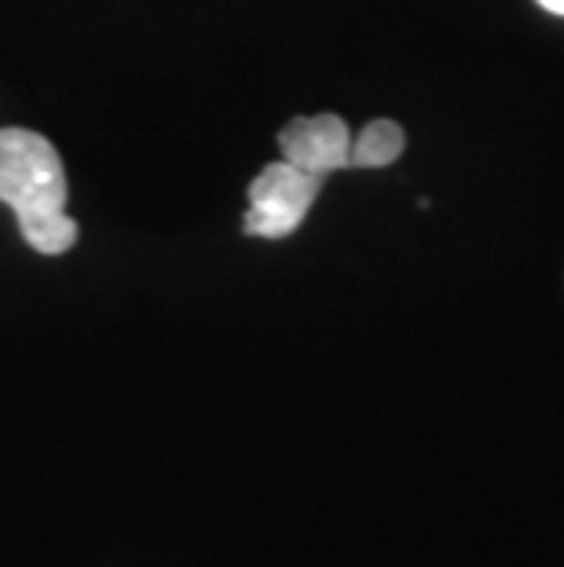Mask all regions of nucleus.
<instances>
[{
	"instance_id": "f257e3e1",
	"label": "nucleus",
	"mask_w": 564,
	"mask_h": 567,
	"mask_svg": "<svg viewBox=\"0 0 564 567\" xmlns=\"http://www.w3.org/2000/svg\"><path fill=\"white\" fill-rule=\"evenodd\" d=\"M0 202L16 213L30 249L63 257L78 243L66 213V173L55 143L30 128H0Z\"/></svg>"
},
{
	"instance_id": "f03ea898",
	"label": "nucleus",
	"mask_w": 564,
	"mask_h": 567,
	"mask_svg": "<svg viewBox=\"0 0 564 567\" xmlns=\"http://www.w3.org/2000/svg\"><path fill=\"white\" fill-rule=\"evenodd\" d=\"M327 179L294 168L290 162H271L249 184V209L243 216V231L254 238H290L305 224L311 202Z\"/></svg>"
},
{
	"instance_id": "7ed1b4c3",
	"label": "nucleus",
	"mask_w": 564,
	"mask_h": 567,
	"mask_svg": "<svg viewBox=\"0 0 564 567\" xmlns=\"http://www.w3.org/2000/svg\"><path fill=\"white\" fill-rule=\"evenodd\" d=\"M283 162L311 176L327 179L338 168H348V151H352V132H348L345 117L338 114H311L294 117L290 125L279 132Z\"/></svg>"
},
{
	"instance_id": "20e7f679",
	"label": "nucleus",
	"mask_w": 564,
	"mask_h": 567,
	"mask_svg": "<svg viewBox=\"0 0 564 567\" xmlns=\"http://www.w3.org/2000/svg\"><path fill=\"white\" fill-rule=\"evenodd\" d=\"M407 147V132L389 122V117H378V122L363 125V132L352 140V151H348V168H386L403 154Z\"/></svg>"
},
{
	"instance_id": "39448f33",
	"label": "nucleus",
	"mask_w": 564,
	"mask_h": 567,
	"mask_svg": "<svg viewBox=\"0 0 564 567\" xmlns=\"http://www.w3.org/2000/svg\"><path fill=\"white\" fill-rule=\"evenodd\" d=\"M546 11H554V16H564V0H539Z\"/></svg>"
}]
</instances>
